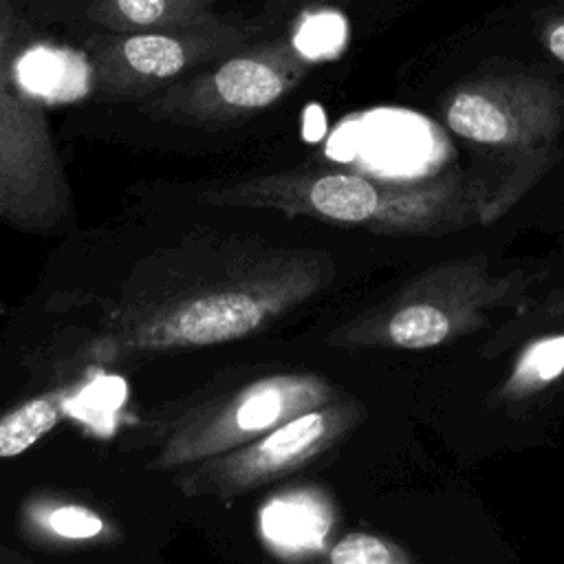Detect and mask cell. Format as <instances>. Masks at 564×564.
Instances as JSON below:
<instances>
[{"label": "cell", "mask_w": 564, "mask_h": 564, "mask_svg": "<svg viewBox=\"0 0 564 564\" xmlns=\"http://www.w3.org/2000/svg\"><path fill=\"white\" fill-rule=\"evenodd\" d=\"M447 128L494 163L480 223L507 214L555 161L564 130V90L527 75H496L458 86L445 104Z\"/></svg>", "instance_id": "cell-3"}, {"label": "cell", "mask_w": 564, "mask_h": 564, "mask_svg": "<svg viewBox=\"0 0 564 564\" xmlns=\"http://www.w3.org/2000/svg\"><path fill=\"white\" fill-rule=\"evenodd\" d=\"M346 42V22L337 13H315L306 18L297 33L295 46L311 59L335 55Z\"/></svg>", "instance_id": "cell-13"}, {"label": "cell", "mask_w": 564, "mask_h": 564, "mask_svg": "<svg viewBox=\"0 0 564 564\" xmlns=\"http://www.w3.org/2000/svg\"><path fill=\"white\" fill-rule=\"evenodd\" d=\"M339 397L330 381L313 372H273L251 379L181 414L163 432L150 467L181 471L247 445L293 416Z\"/></svg>", "instance_id": "cell-5"}, {"label": "cell", "mask_w": 564, "mask_h": 564, "mask_svg": "<svg viewBox=\"0 0 564 564\" xmlns=\"http://www.w3.org/2000/svg\"><path fill=\"white\" fill-rule=\"evenodd\" d=\"M46 527L66 540H90L104 531V518L84 505H57L46 513Z\"/></svg>", "instance_id": "cell-14"}, {"label": "cell", "mask_w": 564, "mask_h": 564, "mask_svg": "<svg viewBox=\"0 0 564 564\" xmlns=\"http://www.w3.org/2000/svg\"><path fill=\"white\" fill-rule=\"evenodd\" d=\"M64 392L31 397L0 416V458H13L31 449L64 416Z\"/></svg>", "instance_id": "cell-9"}, {"label": "cell", "mask_w": 564, "mask_h": 564, "mask_svg": "<svg viewBox=\"0 0 564 564\" xmlns=\"http://www.w3.org/2000/svg\"><path fill=\"white\" fill-rule=\"evenodd\" d=\"M324 564H414L397 542L366 531L346 533L326 553Z\"/></svg>", "instance_id": "cell-11"}, {"label": "cell", "mask_w": 564, "mask_h": 564, "mask_svg": "<svg viewBox=\"0 0 564 564\" xmlns=\"http://www.w3.org/2000/svg\"><path fill=\"white\" fill-rule=\"evenodd\" d=\"M361 419V403L339 397L326 405L293 416L247 445L181 469L176 487L189 498H231L245 494L311 463Z\"/></svg>", "instance_id": "cell-6"}, {"label": "cell", "mask_w": 564, "mask_h": 564, "mask_svg": "<svg viewBox=\"0 0 564 564\" xmlns=\"http://www.w3.org/2000/svg\"><path fill=\"white\" fill-rule=\"evenodd\" d=\"M535 278L498 273L485 256L434 264L383 302L370 306L326 335L346 350H427L491 326V311L533 306Z\"/></svg>", "instance_id": "cell-2"}, {"label": "cell", "mask_w": 564, "mask_h": 564, "mask_svg": "<svg viewBox=\"0 0 564 564\" xmlns=\"http://www.w3.org/2000/svg\"><path fill=\"white\" fill-rule=\"evenodd\" d=\"M306 212L399 236H443L480 223L485 189L476 176L447 174L414 183H375L368 176L328 172L300 194Z\"/></svg>", "instance_id": "cell-4"}, {"label": "cell", "mask_w": 564, "mask_h": 564, "mask_svg": "<svg viewBox=\"0 0 564 564\" xmlns=\"http://www.w3.org/2000/svg\"><path fill=\"white\" fill-rule=\"evenodd\" d=\"M564 377V324L529 337L491 392L494 405H520L551 390Z\"/></svg>", "instance_id": "cell-7"}, {"label": "cell", "mask_w": 564, "mask_h": 564, "mask_svg": "<svg viewBox=\"0 0 564 564\" xmlns=\"http://www.w3.org/2000/svg\"><path fill=\"white\" fill-rule=\"evenodd\" d=\"M216 88L231 106L260 108L275 101L284 86L271 66L256 59H231L216 73Z\"/></svg>", "instance_id": "cell-10"}, {"label": "cell", "mask_w": 564, "mask_h": 564, "mask_svg": "<svg viewBox=\"0 0 564 564\" xmlns=\"http://www.w3.org/2000/svg\"><path fill=\"white\" fill-rule=\"evenodd\" d=\"M121 13L137 24L156 22L163 15L165 0H117Z\"/></svg>", "instance_id": "cell-15"}, {"label": "cell", "mask_w": 564, "mask_h": 564, "mask_svg": "<svg viewBox=\"0 0 564 564\" xmlns=\"http://www.w3.org/2000/svg\"><path fill=\"white\" fill-rule=\"evenodd\" d=\"M20 86L46 101H75L88 90V66L70 51L40 46L15 64Z\"/></svg>", "instance_id": "cell-8"}, {"label": "cell", "mask_w": 564, "mask_h": 564, "mask_svg": "<svg viewBox=\"0 0 564 564\" xmlns=\"http://www.w3.org/2000/svg\"><path fill=\"white\" fill-rule=\"evenodd\" d=\"M0 564H13L9 557H4V555H0Z\"/></svg>", "instance_id": "cell-17"}, {"label": "cell", "mask_w": 564, "mask_h": 564, "mask_svg": "<svg viewBox=\"0 0 564 564\" xmlns=\"http://www.w3.org/2000/svg\"><path fill=\"white\" fill-rule=\"evenodd\" d=\"M333 280V262L317 251L240 258L214 275L130 280L79 348L86 364L229 344L297 308Z\"/></svg>", "instance_id": "cell-1"}, {"label": "cell", "mask_w": 564, "mask_h": 564, "mask_svg": "<svg viewBox=\"0 0 564 564\" xmlns=\"http://www.w3.org/2000/svg\"><path fill=\"white\" fill-rule=\"evenodd\" d=\"M544 42H546L549 53H551L557 62L564 64V20H562V22H555V24L546 31Z\"/></svg>", "instance_id": "cell-16"}, {"label": "cell", "mask_w": 564, "mask_h": 564, "mask_svg": "<svg viewBox=\"0 0 564 564\" xmlns=\"http://www.w3.org/2000/svg\"><path fill=\"white\" fill-rule=\"evenodd\" d=\"M126 62L141 75L167 77L183 68L185 51L167 35H134L123 44Z\"/></svg>", "instance_id": "cell-12"}]
</instances>
